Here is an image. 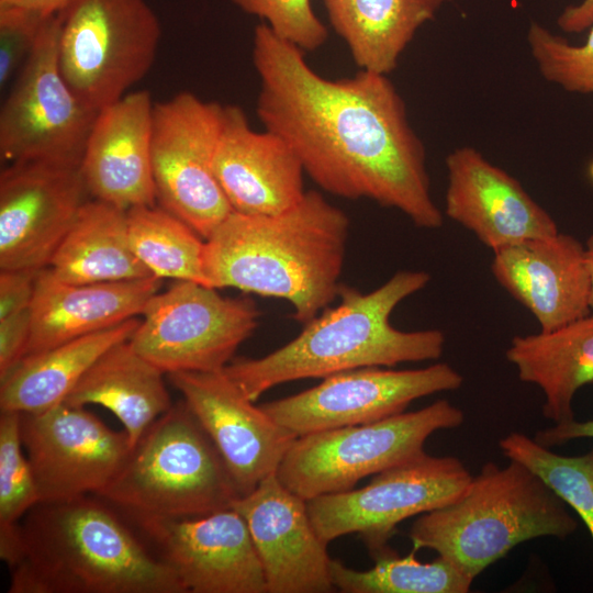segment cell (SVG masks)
Masks as SVG:
<instances>
[{
	"mask_svg": "<svg viewBox=\"0 0 593 593\" xmlns=\"http://www.w3.org/2000/svg\"><path fill=\"white\" fill-rule=\"evenodd\" d=\"M558 26L567 33H581L593 24V0H583L567 7L557 19Z\"/></svg>",
	"mask_w": 593,
	"mask_h": 593,
	"instance_id": "f35d334b",
	"label": "cell"
},
{
	"mask_svg": "<svg viewBox=\"0 0 593 593\" xmlns=\"http://www.w3.org/2000/svg\"><path fill=\"white\" fill-rule=\"evenodd\" d=\"M223 104L181 91L155 102L152 170L159 206L204 240L233 212L213 168Z\"/></svg>",
	"mask_w": 593,
	"mask_h": 593,
	"instance_id": "8fae6325",
	"label": "cell"
},
{
	"mask_svg": "<svg viewBox=\"0 0 593 593\" xmlns=\"http://www.w3.org/2000/svg\"><path fill=\"white\" fill-rule=\"evenodd\" d=\"M243 11L268 22L280 38L312 52L327 40V27L315 15L310 0H233Z\"/></svg>",
	"mask_w": 593,
	"mask_h": 593,
	"instance_id": "836d02e7",
	"label": "cell"
},
{
	"mask_svg": "<svg viewBox=\"0 0 593 593\" xmlns=\"http://www.w3.org/2000/svg\"><path fill=\"white\" fill-rule=\"evenodd\" d=\"M139 321L133 317L23 357L0 380V410L40 413L63 403L102 354L131 338Z\"/></svg>",
	"mask_w": 593,
	"mask_h": 593,
	"instance_id": "484cf974",
	"label": "cell"
},
{
	"mask_svg": "<svg viewBox=\"0 0 593 593\" xmlns=\"http://www.w3.org/2000/svg\"><path fill=\"white\" fill-rule=\"evenodd\" d=\"M33 470L23 449L20 413L0 414V557L7 564L15 555L22 518L38 503Z\"/></svg>",
	"mask_w": 593,
	"mask_h": 593,
	"instance_id": "1f68e13d",
	"label": "cell"
},
{
	"mask_svg": "<svg viewBox=\"0 0 593 593\" xmlns=\"http://www.w3.org/2000/svg\"><path fill=\"white\" fill-rule=\"evenodd\" d=\"M245 519L260 559L267 593H328L335 586L325 544L306 501L272 474L232 506Z\"/></svg>",
	"mask_w": 593,
	"mask_h": 593,
	"instance_id": "ac0fdd59",
	"label": "cell"
},
{
	"mask_svg": "<svg viewBox=\"0 0 593 593\" xmlns=\"http://www.w3.org/2000/svg\"><path fill=\"white\" fill-rule=\"evenodd\" d=\"M130 517L187 518L239 497L211 438L184 401L157 418L98 495Z\"/></svg>",
	"mask_w": 593,
	"mask_h": 593,
	"instance_id": "8992f818",
	"label": "cell"
},
{
	"mask_svg": "<svg viewBox=\"0 0 593 593\" xmlns=\"http://www.w3.org/2000/svg\"><path fill=\"white\" fill-rule=\"evenodd\" d=\"M213 168L233 211L275 214L304 195L303 166L279 135L257 132L238 105H223Z\"/></svg>",
	"mask_w": 593,
	"mask_h": 593,
	"instance_id": "44dd1931",
	"label": "cell"
},
{
	"mask_svg": "<svg viewBox=\"0 0 593 593\" xmlns=\"http://www.w3.org/2000/svg\"><path fill=\"white\" fill-rule=\"evenodd\" d=\"M48 268L75 284L155 277L133 251L126 211L96 199L82 205Z\"/></svg>",
	"mask_w": 593,
	"mask_h": 593,
	"instance_id": "4316f807",
	"label": "cell"
},
{
	"mask_svg": "<svg viewBox=\"0 0 593 593\" xmlns=\"http://www.w3.org/2000/svg\"><path fill=\"white\" fill-rule=\"evenodd\" d=\"M324 2L327 1V0H323Z\"/></svg>",
	"mask_w": 593,
	"mask_h": 593,
	"instance_id": "b9f144b4",
	"label": "cell"
},
{
	"mask_svg": "<svg viewBox=\"0 0 593 593\" xmlns=\"http://www.w3.org/2000/svg\"><path fill=\"white\" fill-rule=\"evenodd\" d=\"M463 412L448 400L360 425L299 436L277 477L305 501L354 489L377 474L424 452L427 438L463 423Z\"/></svg>",
	"mask_w": 593,
	"mask_h": 593,
	"instance_id": "ba28073f",
	"label": "cell"
},
{
	"mask_svg": "<svg viewBox=\"0 0 593 593\" xmlns=\"http://www.w3.org/2000/svg\"><path fill=\"white\" fill-rule=\"evenodd\" d=\"M131 518L187 593H267L249 529L233 507L198 517Z\"/></svg>",
	"mask_w": 593,
	"mask_h": 593,
	"instance_id": "2e32d148",
	"label": "cell"
},
{
	"mask_svg": "<svg viewBox=\"0 0 593 593\" xmlns=\"http://www.w3.org/2000/svg\"><path fill=\"white\" fill-rule=\"evenodd\" d=\"M446 0H327L331 25L346 42L356 65L388 76L416 31Z\"/></svg>",
	"mask_w": 593,
	"mask_h": 593,
	"instance_id": "83f0119b",
	"label": "cell"
},
{
	"mask_svg": "<svg viewBox=\"0 0 593 593\" xmlns=\"http://www.w3.org/2000/svg\"><path fill=\"white\" fill-rule=\"evenodd\" d=\"M496 282L548 332L592 311L585 246L556 233L493 251Z\"/></svg>",
	"mask_w": 593,
	"mask_h": 593,
	"instance_id": "ffe728a7",
	"label": "cell"
},
{
	"mask_svg": "<svg viewBox=\"0 0 593 593\" xmlns=\"http://www.w3.org/2000/svg\"><path fill=\"white\" fill-rule=\"evenodd\" d=\"M164 372L138 354L128 339L102 354L64 401L101 405L122 423L133 446L171 406Z\"/></svg>",
	"mask_w": 593,
	"mask_h": 593,
	"instance_id": "d4e9b609",
	"label": "cell"
},
{
	"mask_svg": "<svg viewBox=\"0 0 593 593\" xmlns=\"http://www.w3.org/2000/svg\"><path fill=\"white\" fill-rule=\"evenodd\" d=\"M154 103L147 90H138L98 112L80 164L93 199L125 211L155 205L152 170Z\"/></svg>",
	"mask_w": 593,
	"mask_h": 593,
	"instance_id": "7402d4cb",
	"label": "cell"
},
{
	"mask_svg": "<svg viewBox=\"0 0 593 593\" xmlns=\"http://www.w3.org/2000/svg\"><path fill=\"white\" fill-rule=\"evenodd\" d=\"M447 2L450 1V0H446Z\"/></svg>",
	"mask_w": 593,
	"mask_h": 593,
	"instance_id": "7bdbcfd3",
	"label": "cell"
},
{
	"mask_svg": "<svg viewBox=\"0 0 593 593\" xmlns=\"http://www.w3.org/2000/svg\"><path fill=\"white\" fill-rule=\"evenodd\" d=\"M466 466L452 456L425 451L374 474L360 489L306 501L318 537L325 542L357 533L373 559L393 551L389 539L398 525L457 499L471 481Z\"/></svg>",
	"mask_w": 593,
	"mask_h": 593,
	"instance_id": "30bf717a",
	"label": "cell"
},
{
	"mask_svg": "<svg viewBox=\"0 0 593 593\" xmlns=\"http://www.w3.org/2000/svg\"><path fill=\"white\" fill-rule=\"evenodd\" d=\"M499 445L508 460L529 469L570 505L593 539V448L581 456H562L517 432L510 433Z\"/></svg>",
	"mask_w": 593,
	"mask_h": 593,
	"instance_id": "4dcf8cb0",
	"label": "cell"
},
{
	"mask_svg": "<svg viewBox=\"0 0 593 593\" xmlns=\"http://www.w3.org/2000/svg\"><path fill=\"white\" fill-rule=\"evenodd\" d=\"M303 52L266 23L255 27L256 113L265 130L290 145L324 191L369 199L417 227L439 228L444 215L432 197L426 150L395 86L366 70L327 79Z\"/></svg>",
	"mask_w": 593,
	"mask_h": 593,
	"instance_id": "6da1fadb",
	"label": "cell"
},
{
	"mask_svg": "<svg viewBox=\"0 0 593 593\" xmlns=\"http://www.w3.org/2000/svg\"><path fill=\"white\" fill-rule=\"evenodd\" d=\"M49 15L25 8L0 7L1 88L20 71Z\"/></svg>",
	"mask_w": 593,
	"mask_h": 593,
	"instance_id": "e575fe53",
	"label": "cell"
},
{
	"mask_svg": "<svg viewBox=\"0 0 593 593\" xmlns=\"http://www.w3.org/2000/svg\"><path fill=\"white\" fill-rule=\"evenodd\" d=\"M168 377L220 452L239 496L277 473L298 436L254 405L224 370Z\"/></svg>",
	"mask_w": 593,
	"mask_h": 593,
	"instance_id": "e0dca14e",
	"label": "cell"
},
{
	"mask_svg": "<svg viewBox=\"0 0 593 593\" xmlns=\"http://www.w3.org/2000/svg\"><path fill=\"white\" fill-rule=\"evenodd\" d=\"M56 18L60 71L91 110L120 100L153 67L161 29L146 0H69Z\"/></svg>",
	"mask_w": 593,
	"mask_h": 593,
	"instance_id": "52a82bcc",
	"label": "cell"
},
{
	"mask_svg": "<svg viewBox=\"0 0 593 593\" xmlns=\"http://www.w3.org/2000/svg\"><path fill=\"white\" fill-rule=\"evenodd\" d=\"M505 356L521 381L542 391L546 418L574 419L573 396L593 382V310L556 329L513 337Z\"/></svg>",
	"mask_w": 593,
	"mask_h": 593,
	"instance_id": "cb8c5ba5",
	"label": "cell"
},
{
	"mask_svg": "<svg viewBox=\"0 0 593 593\" xmlns=\"http://www.w3.org/2000/svg\"><path fill=\"white\" fill-rule=\"evenodd\" d=\"M81 163L31 160L0 175V269L48 267L88 201Z\"/></svg>",
	"mask_w": 593,
	"mask_h": 593,
	"instance_id": "9a60e30c",
	"label": "cell"
},
{
	"mask_svg": "<svg viewBox=\"0 0 593 593\" xmlns=\"http://www.w3.org/2000/svg\"><path fill=\"white\" fill-rule=\"evenodd\" d=\"M586 264L591 276V307L593 310V234H591L585 243Z\"/></svg>",
	"mask_w": 593,
	"mask_h": 593,
	"instance_id": "60d3db41",
	"label": "cell"
},
{
	"mask_svg": "<svg viewBox=\"0 0 593 593\" xmlns=\"http://www.w3.org/2000/svg\"><path fill=\"white\" fill-rule=\"evenodd\" d=\"M128 339L164 373L223 370L258 326L249 298H226L215 288L176 281L147 302Z\"/></svg>",
	"mask_w": 593,
	"mask_h": 593,
	"instance_id": "9c48e42d",
	"label": "cell"
},
{
	"mask_svg": "<svg viewBox=\"0 0 593 593\" xmlns=\"http://www.w3.org/2000/svg\"><path fill=\"white\" fill-rule=\"evenodd\" d=\"M57 18L51 14L0 111V157L8 164L81 163L98 112L66 82L58 63Z\"/></svg>",
	"mask_w": 593,
	"mask_h": 593,
	"instance_id": "7c38bea8",
	"label": "cell"
},
{
	"mask_svg": "<svg viewBox=\"0 0 593 593\" xmlns=\"http://www.w3.org/2000/svg\"><path fill=\"white\" fill-rule=\"evenodd\" d=\"M30 329V310L0 320V380L25 356Z\"/></svg>",
	"mask_w": 593,
	"mask_h": 593,
	"instance_id": "d590c367",
	"label": "cell"
},
{
	"mask_svg": "<svg viewBox=\"0 0 593 593\" xmlns=\"http://www.w3.org/2000/svg\"><path fill=\"white\" fill-rule=\"evenodd\" d=\"M462 382L446 362L405 370L363 367L331 374L311 389L260 406L299 437L400 414L414 400L456 390Z\"/></svg>",
	"mask_w": 593,
	"mask_h": 593,
	"instance_id": "4fadbf2b",
	"label": "cell"
},
{
	"mask_svg": "<svg viewBox=\"0 0 593 593\" xmlns=\"http://www.w3.org/2000/svg\"><path fill=\"white\" fill-rule=\"evenodd\" d=\"M40 270L0 269V320L30 310Z\"/></svg>",
	"mask_w": 593,
	"mask_h": 593,
	"instance_id": "8d00e7d4",
	"label": "cell"
},
{
	"mask_svg": "<svg viewBox=\"0 0 593 593\" xmlns=\"http://www.w3.org/2000/svg\"><path fill=\"white\" fill-rule=\"evenodd\" d=\"M586 41L573 45L537 22L528 29L527 43L540 75L568 92L593 94V24Z\"/></svg>",
	"mask_w": 593,
	"mask_h": 593,
	"instance_id": "d6a6232c",
	"label": "cell"
},
{
	"mask_svg": "<svg viewBox=\"0 0 593 593\" xmlns=\"http://www.w3.org/2000/svg\"><path fill=\"white\" fill-rule=\"evenodd\" d=\"M126 214L133 251L153 276L206 286L205 240L188 224L156 205L134 206Z\"/></svg>",
	"mask_w": 593,
	"mask_h": 593,
	"instance_id": "f1b7e54d",
	"label": "cell"
},
{
	"mask_svg": "<svg viewBox=\"0 0 593 593\" xmlns=\"http://www.w3.org/2000/svg\"><path fill=\"white\" fill-rule=\"evenodd\" d=\"M69 0H0V7H19L44 14L57 13Z\"/></svg>",
	"mask_w": 593,
	"mask_h": 593,
	"instance_id": "ab89813d",
	"label": "cell"
},
{
	"mask_svg": "<svg viewBox=\"0 0 593 593\" xmlns=\"http://www.w3.org/2000/svg\"><path fill=\"white\" fill-rule=\"evenodd\" d=\"M446 215L492 251L559 232L553 217L504 169L470 146L446 157Z\"/></svg>",
	"mask_w": 593,
	"mask_h": 593,
	"instance_id": "d6986e66",
	"label": "cell"
},
{
	"mask_svg": "<svg viewBox=\"0 0 593 593\" xmlns=\"http://www.w3.org/2000/svg\"><path fill=\"white\" fill-rule=\"evenodd\" d=\"M578 438H593V419L583 422L571 419L558 423L551 427L538 430L534 437L537 443L548 448Z\"/></svg>",
	"mask_w": 593,
	"mask_h": 593,
	"instance_id": "74e56055",
	"label": "cell"
},
{
	"mask_svg": "<svg viewBox=\"0 0 593 593\" xmlns=\"http://www.w3.org/2000/svg\"><path fill=\"white\" fill-rule=\"evenodd\" d=\"M578 527L566 503L535 473L510 460L486 462L452 502L421 514L409 533L414 549L438 552L475 579L515 546L564 539Z\"/></svg>",
	"mask_w": 593,
	"mask_h": 593,
	"instance_id": "5b68a950",
	"label": "cell"
},
{
	"mask_svg": "<svg viewBox=\"0 0 593 593\" xmlns=\"http://www.w3.org/2000/svg\"><path fill=\"white\" fill-rule=\"evenodd\" d=\"M8 593H187L96 495L41 502L21 521Z\"/></svg>",
	"mask_w": 593,
	"mask_h": 593,
	"instance_id": "3957f363",
	"label": "cell"
},
{
	"mask_svg": "<svg viewBox=\"0 0 593 593\" xmlns=\"http://www.w3.org/2000/svg\"><path fill=\"white\" fill-rule=\"evenodd\" d=\"M20 434L41 502L98 496L132 450L124 430L115 432L85 406L65 402L20 413Z\"/></svg>",
	"mask_w": 593,
	"mask_h": 593,
	"instance_id": "5bb4252c",
	"label": "cell"
},
{
	"mask_svg": "<svg viewBox=\"0 0 593 593\" xmlns=\"http://www.w3.org/2000/svg\"><path fill=\"white\" fill-rule=\"evenodd\" d=\"M374 560L371 569L358 571L332 559L335 589L345 593H467L474 580L441 556L421 562L414 553L399 557L393 550Z\"/></svg>",
	"mask_w": 593,
	"mask_h": 593,
	"instance_id": "f546056e",
	"label": "cell"
},
{
	"mask_svg": "<svg viewBox=\"0 0 593 593\" xmlns=\"http://www.w3.org/2000/svg\"><path fill=\"white\" fill-rule=\"evenodd\" d=\"M160 284L157 277L75 284L56 278L48 267L41 269L30 306L25 356L136 317Z\"/></svg>",
	"mask_w": 593,
	"mask_h": 593,
	"instance_id": "603a6c76",
	"label": "cell"
},
{
	"mask_svg": "<svg viewBox=\"0 0 593 593\" xmlns=\"http://www.w3.org/2000/svg\"><path fill=\"white\" fill-rule=\"evenodd\" d=\"M429 281L426 271L400 270L369 293L340 284V303L304 324L294 339L264 357L234 360L223 370L255 402L284 382L436 360L444 353L443 331L406 332L390 323L398 304Z\"/></svg>",
	"mask_w": 593,
	"mask_h": 593,
	"instance_id": "277c9868",
	"label": "cell"
},
{
	"mask_svg": "<svg viewBox=\"0 0 593 593\" xmlns=\"http://www.w3.org/2000/svg\"><path fill=\"white\" fill-rule=\"evenodd\" d=\"M349 226L314 190L279 213L233 211L205 239L206 286L283 299L304 325L338 295Z\"/></svg>",
	"mask_w": 593,
	"mask_h": 593,
	"instance_id": "7a4b0ae2",
	"label": "cell"
}]
</instances>
